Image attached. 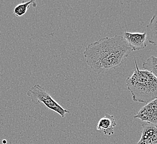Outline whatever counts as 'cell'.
I'll return each mask as SVG.
<instances>
[{
    "label": "cell",
    "mask_w": 157,
    "mask_h": 144,
    "mask_svg": "<svg viewBox=\"0 0 157 144\" xmlns=\"http://www.w3.org/2000/svg\"><path fill=\"white\" fill-rule=\"evenodd\" d=\"M134 61L136 69L125 80V85L135 102L147 104L157 99V78L150 72L139 69L136 59Z\"/></svg>",
    "instance_id": "7a4b0ae2"
},
{
    "label": "cell",
    "mask_w": 157,
    "mask_h": 144,
    "mask_svg": "<svg viewBox=\"0 0 157 144\" xmlns=\"http://www.w3.org/2000/svg\"><path fill=\"white\" fill-rule=\"evenodd\" d=\"M130 52L123 36L115 35L89 44L83 54L91 69L97 73H104L121 66Z\"/></svg>",
    "instance_id": "6da1fadb"
},
{
    "label": "cell",
    "mask_w": 157,
    "mask_h": 144,
    "mask_svg": "<svg viewBox=\"0 0 157 144\" xmlns=\"http://www.w3.org/2000/svg\"><path fill=\"white\" fill-rule=\"evenodd\" d=\"M157 100L155 99L148 103L139 110L134 117L143 122L157 124Z\"/></svg>",
    "instance_id": "277c9868"
},
{
    "label": "cell",
    "mask_w": 157,
    "mask_h": 144,
    "mask_svg": "<svg viewBox=\"0 0 157 144\" xmlns=\"http://www.w3.org/2000/svg\"><path fill=\"white\" fill-rule=\"evenodd\" d=\"M27 95L30 98L33 104H39L42 103L46 108L58 113L61 117H65V114L70 113L69 110L63 108L49 95L44 88L39 84H35L30 88L27 91Z\"/></svg>",
    "instance_id": "3957f363"
},
{
    "label": "cell",
    "mask_w": 157,
    "mask_h": 144,
    "mask_svg": "<svg viewBox=\"0 0 157 144\" xmlns=\"http://www.w3.org/2000/svg\"><path fill=\"white\" fill-rule=\"evenodd\" d=\"M31 5H33V7H36L37 6L36 2L35 1L31 0L26 2L20 3L16 6L13 10V13L17 17H21L27 12V10L29 9Z\"/></svg>",
    "instance_id": "9c48e42d"
},
{
    "label": "cell",
    "mask_w": 157,
    "mask_h": 144,
    "mask_svg": "<svg viewBox=\"0 0 157 144\" xmlns=\"http://www.w3.org/2000/svg\"><path fill=\"white\" fill-rule=\"evenodd\" d=\"M136 144H157V135H154L151 138L145 140H140Z\"/></svg>",
    "instance_id": "30bf717a"
},
{
    "label": "cell",
    "mask_w": 157,
    "mask_h": 144,
    "mask_svg": "<svg viewBox=\"0 0 157 144\" xmlns=\"http://www.w3.org/2000/svg\"><path fill=\"white\" fill-rule=\"evenodd\" d=\"M146 40L152 45H157V12L155 13L150 21L149 24L146 26Z\"/></svg>",
    "instance_id": "52a82bcc"
},
{
    "label": "cell",
    "mask_w": 157,
    "mask_h": 144,
    "mask_svg": "<svg viewBox=\"0 0 157 144\" xmlns=\"http://www.w3.org/2000/svg\"><path fill=\"white\" fill-rule=\"evenodd\" d=\"M117 123L113 115L106 114L104 117L100 119L97 126V130H103L105 135H110L114 134V129Z\"/></svg>",
    "instance_id": "8992f818"
},
{
    "label": "cell",
    "mask_w": 157,
    "mask_h": 144,
    "mask_svg": "<svg viewBox=\"0 0 157 144\" xmlns=\"http://www.w3.org/2000/svg\"><path fill=\"white\" fill-rule=\"evenodd\" d=\"M157 58L151 56L142 64V69L151 73L157 78Z\"/></svg>",
    "instance_id": "ba28073f"
},
{
    "label": "cell",
    "mask_w": 157,
    "mask_h": 144,
    "mask_svg": "<svg viewBox=\"0 0 157 144\" xmlns=\"http://www.w3.org/2000/svg\"><path fill=\"white\" fill-rule=\"evenodd\" d=\"M123 37L129 45L131 51L142 50L146 47V33H131L126 31Z\"/></svg>",
    "instance_id": "5b68a950"
}]
</instances>
